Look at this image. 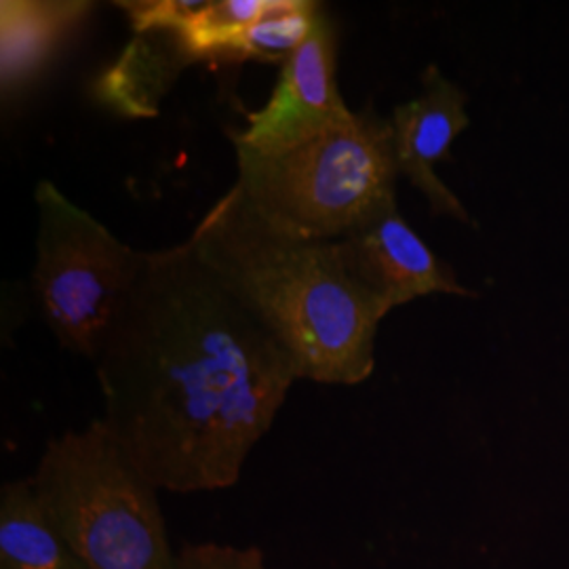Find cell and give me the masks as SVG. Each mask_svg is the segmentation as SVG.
<instances>
[{
  "mask_svg": "<svg viewBox=\"0 0 569 569\" xmlns=\"http://www.w3.org/2000/svg\"><path fill=\"white\" fill-rule=\"evenodd\" d=\"M103 425L164 491L232 488L296 367L192 241L143 251L96 359Z\"/></svg>",
  "mask_w": 569,
  "mask_h": 569,
  "instance_id": "cell-1",
  "label": "cell"
},
{
  "mask_svg": "<svg viewBox=\"0 0 569 569\" xmlns=\"http://www.w3.org/2000/svg\"><path fill=\"white\" fill-rule=\"evenodd\" d=\"M190 241L283 346L298 380L355 387L371 376L390 308L359 283L340 241L272 220L237 183Z\"/></svg>",
  "mask_w": 569,
  "mask_h": 569,
  "instance_id": "cell-2",
  "label": "cell"
},
{
  "mask_svg": "<svg viewBox=\"0 0 569 569\" xmlns=\"http://www.w3.org/2000/svg\"><path fill=\"white\" fill-rule=\"evenodd\" d=\"M237 150V186L272 220L323 241H342L397 207L390 119L348 112L281 154Z\"/></svg>",
  "mask_w": 569,
  "mask_h": 569,
  "instance_id": "cell-3",
  "label": "cell"
},
{
  "mask_svg": "<svg viewBox=\"0 0 569 569\" xmlns=\"http://www.w3.org/2000/svg\"><path fill=\"white\" fill-rule=\"evenodd\" d=\"M30 479L42 512L84 568L176 569L159 488L102 418L51 439Z\"/></svg>",
  "mask_w": 569,
  "mask_h": 569,
  "instance_id": "cell-4",
  "label": "cell"
},
{
  "mask_svg": "<svg viewBox=\"0 0 569 569\" xmlns=\"http://www.w3.org/2000/svg\"><path fill=\"white\" fill-rule=\"evenodd\" d=\"M39 232L32 287L42 319L63 348L98 359L143 251L117 239L53 182L37 186Z\"/></svg>",
  "mask_w": 569,
  "mask_h": 569,
  "instance_id": "cell-5",
  "label": "cell"
},
{
  "mask_svg": "<svg viewBox=\"0 0 569 569\" xmlns=\"http://www.w3.org/2000/svg\"><path fill=\"white\" fill-rule=\"evenodd\" d=\"M338 32L326 9L312 32L281 66L270 100L247 114V127L230 133L234 148L256 154H281L321 133L350 108L338 89Z\"/></svg>",
  "mask_w": 569,
  "mask_h": 569,
  "instance_id": "cell-6",
  "label": "cell"
},
{
  "mask_svg": "<svg viewBox=\"0 0 569 569\" xmlns=\"http://www.w3.org/2000/svg\"><path fill=\"white\" fill-rule=\"evenodd\" d=\"M467 93L430 63L422 72L420 93L392 110V148L399 178H406L430 204L435 216L470 224L467 207L437 176V164L449 157L451 143L467 131Z\"/></svg>",
  "mask_w": 569,
  "mask_h": 569,
  "instance_id": "cell-7",
  "label": "cell"
},
{
  "mask_svg": "<svg viewBox=\"0 0 569 569\" xmlns=\"http://www.w3.org/2000/svg\"><path fill=\"white\" fill-rule=\"evenodd\" d=\"M346 264L359 283L392 310L432 293L475 298L453 268L409 226L399 204L340 241Z\"/></svg>",
  "mask_w": 569,
  "mask_h": 569,
  "instance_id": "cell-8",
  "label": "cell"
},
{
  "mask_svg": "<svg viewBox=\"0 0 569 569\" xmlns=\"http://www.w3.org/2000/svg\"><path fill=\"white\" fill-rule=\"evenodd\" d=\"M91 2L2 0L0 2V82L2 100H13L41 79L60 58Z\"/></svg>",
  "mask_w": 569,
  "mask_h": 569,
  "instance_id": "cell-9",
  "label": "cell"
},
{
  "mask_svg": "<svg viewBox=\"0 0 569 569\" xmlns=\"http://www.w3.org/2000/svg\"><path fill=\"white\" fill-rule=\"evenodd\" d=\"M0 569H87L42 512L32 479L0 489Z\"/></svg>",
  "mask_w": 569,
  "mask_h": 569,
  "instance_id": "cell-10",
  "label": "cell"
},
{
  "mask_svg": "<svg viewBox=\"0 0 569 569\" xmlns=\"http://www.w3.org/2000/svg\"><path fill=\"white\" fill-rule=\"evenodd\" d=\"M124 49L119 63L100 82L103 102L124 114L146 117L157 110L164 84L173 81L190 61L173 30H150Z\"/></svg>",
  "mask_w": 569,
  "mask_h": 569,
  "instance_id": "cell-11",
  "label": "cell"
},
{
  "mask_svg": "<svg viewBox=\"0 0 569 569\" xmlns=\"http://www.w3.org/2000/svg\"><path fill=\"white\" fill-rule=\"evenodd\" d=\"M323 7L310 0H272L270 9L243 30L230 49V61L281 63L308 39Z\"/></svg>",
  "mask_w": 569,
  "mask_h": 569,
  "instance_id": "cell-12",
  "label": "cell"
},
{
  "mask_svg": "<svg viewBox=\"0 0 569 569\" xmlns=\"http://www.w3.org/2000/svg\"><path fill=\"white\" fill-rule=\"evenodd\" d=\"M176 569H268L264 552L256 547H232L218 542L183 545Z\"/></svg>",
  "mask_w": 569,
  "mask_h": 569,
  "instance_id": "cell-13",
  "label": "cell"
}]
</instances>
